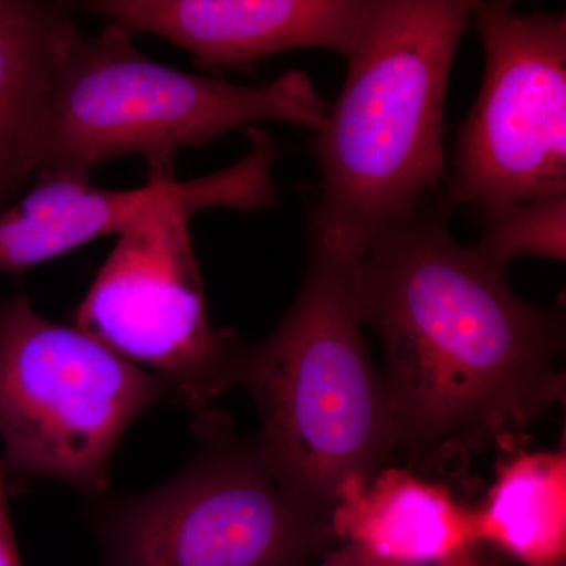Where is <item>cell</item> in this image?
<instances>
[{
    "instance_id": "14",
    "label": "cell",
    "mask_w": 566,
    "mask_h": 566,
    "mask_svg": "<svg viewBox=\"0 0 566 566\" xmlns=\"http://www.w3.org/2000/svg\"><path fill=\"white\" fill-rule=\"evenodd\" d=\"M471 249L502 273L523 256L565 262L566 193L527 200L486 216L482 240Z\"/></svg>"
},
{
    "instance_id": "13",
    "label": "cell",
    "mask_w": 566,
    "mask_h": 566,
    "mask_svg": "<svg viewBox=\"0 0 566 566\" xmlns=\"http://www.w3.org/2000/svg\"><path fill=\"white\" fill-rule=\"evenodd\" d=\"M474 506L476 543L523 566H565L566 453L505 455Z\"/></svg>"
},
{
    "instance_id": "11",
    "label": "cell",
    "mask_w": 566,
    "mask_h": 566,
    "mask_svg": "<svg viewBox=\"0 0 566 566\" xmlns=\"http://www.w3.org/2000/svg\"><path fill=\"white\" fill-rule=\"evenodd\" d=\"M327 521L340 545L375 566H441L479 545L474 506L403 468L349 476Z\"/></svg>"
},
{
    "instance_id": "2",
    "label": "cell",
    "mask_w": 566,
    "mask_h": 566,
    "mask_svg": "<svg viewBox=\"0 0 566 566\" xmlns=\"http://www.w3.org/2000/svg\"><path fill=\"white\" fill-rule=\"evenodd\" d=\"M474 0H375L346 57L340 96L316 132L311 233L363 259L387 230L449 208L444 114Z\"/></svg>"
},
{
    "instance_id": "5",
    "label": "cell",
    "mask_w": 566,
    "mask_h": 566,
    "mask_svg": "<svg viewBox=\"0 0 566 566\" xmlns=\"http://www.w3.org/2000/svg\"><path fill=\"white\" fill-rule=\"evenodd\" d=\"M197 431L202 450L169 482L95 497L103 566H312L340 545L285 490L256 438H237L210 411Z\"/></svg>"
},
{
    "instance_id": "7",
    "label": "cell",
    "mask_w": 566,
    "mask_h": 566,
    "mask_svg": "<svg viewBox=\"0 0 566 566\" xmlns=\"http://www.w3.org/2000/svg\"><path fill=\"white\" fill-rule=\"evenodd\" d=\"M210 210L170 200L140 214L118 234L77 307V329L161 378L175 403L197 416L240 382L245 346L208 315L191 218Z\"/></svg>"
},
{
    "instance_id": "10",
    "label": "cell",
    "mask_w": 566,
    "mask_h": 566,
    "mask_svg": "<svg viewBox=\"0 0 566 566\" xmlns=\"http://www.w3.org/2000/svg\"><path fill=\"white\" fill-rule=\"evenodd\" d=\"M84 9L129 35L161 36L200 69H245L296 50L348 57L375 0H95Z\"/></svg>"
},
{
    "instance_id": "9",
    "label": "cell",
    "mask_w": 566,
    "mask_h": 566,
    "mask_svg": "<svg viewBox=\"0 0 566 566\" xmlns=\"http://www.w3.org/2000/svg\"><path fill=\"white\" fill-rule=\"evenodd\" d=\"M249 133L252 147L244 158L197 180H148L144 188L114 191L74 175L35 178L20 202L0 212V273L17 277L98 238L118 237L145 211L170 200H197L210 210L274 207L277 147L268 134Z\"/></svg>"
},
{
    "instance_id": "6",
    "label": "cell",
    "mask_w": 566,
    "mask_h": 566,
    "mask_svg": "<svg viewBox=\"0 0 566 566\" xmlns=\"http://www.w3.org/2000/svg\"><path fill=\"white\" fill-rule=\"evenodd\" d=\"M161 401H174L172 392L151 371L76 326L44 318L25 294L0 296L6 474L59 480L102 497L123 434Z\"/></svg>"
},
{
    "instance_id": "3",
    "label": "cell",
    "mask_w": 566,
    "mask_h": 566,
    "mask_svg": "<svg viewBox=\"0 0 566 566\" xmlns=\"http://www.w3.org/2000/svg\"><path fill=\"white\" fill-rule=\"evenodd\" d=\"M357 263L311 233L303 289L277 329L245 348L238 382L259 409L256 442L268 464L294 501L324 521L342 483L374 475L398 447L364 337Z\"/></svg>"
},
{
    "instance_id": "12",
    "label": "cell",
    "mask_w": 566,
    "mask_h": 566,
    "mask_svg": "<svg viewBox=\"0 0 566 566\" xmlns=\"http://www.w3.org/2000/svg\"><path fill=\"white\" fill-rule=\"evenodd\" d=\"M70 18L65 3L0 0V212L32 181L54 44Z\"/></svg>"
},
{
    "instance_id": "8",
    "label": "cell",
    "mask_w": 566,
    "mask_h": 566,
    "mask_svg": "<svg viewBox=\"0 0 566 566\" xmlns=\"http://www.w3.org/2000/svg\"><path fill=\"white\" fill-rule=\"evenodd\" d=\"M485 73L458 129L447 207L483 218L566 193V20L476 2Z\"/></svg>"
},
{
    "instance_id": "15",
    "label": "cell",
    "mask_w": 566,
    "mask_h": 566,
    "mask_svg": "<svg viewBox=\"0 0 566 566\" xmlns=\"http://www.w3.org/2000/svg\"><path fill=\"white\" fill-rule=\"evenodd\" d=\"M0 566H21L17 538L11 526L9 499H7L6 471L0 463Z\"/></svg>"
},
{
    "instance_id": "4",
    "label": "cell",
    "mask_w": 566,
    "mask_h": 566,
    "mask_svg": "<svg viewBox=\"0 0 566 566\" xmlns=\"http://www.w3.org/2000/svg\"><path fill=\"white\" fill-rule=\"evenodd\" d=\"M327 112L304 71L266 84H232L153 61L114 24L88 39L70 18L54 44L32 182L51 175L91 178L103 164L125 156L145 159L148 180H167L185 148L263 122L316 133Z\"/></svg>"
},
{
    "instance_id": "16",
    "label": "cell",
    "mask_w": 566,
    "mask_h": 566,
    "mask_svg": "<svg viewBox=\"0 0 566 566\" xmlns=\"http://www.w3.org/2000/svg\"><path fill=\"white\" fill-rule=\"evenodd\" d=\"M441 566H509V562L491 551L490 547L474 545Z\"/></svg>"
},
{
    "instance_id": "17",
    "label": "cell",
    "mask_w": 566,
    "mask_h": 566,
    "mask_svg": "<svg viewBox=\"0 0 566 566\" xmlns=\"http://www.w3.org/2000/svg\"><path fill=\"white\" fill-rule=\"evenodd\" d=\"M312 566H375L346 545H338Z\"/></svg>"
},
{
    "instance_id": "1",
    "label": "cell",
    "mask_w": 566,
    "mask_h": 566,
    "mask_svg": "<svg viewBox=\"0 0 566 566\" xmlns=\"http://www.w3.org/2000/svg\"><path fill=\"white\" fill-rule=\"evenodd\" d=\"M505 274L458 243L446 208L387 230L357 263L397 444L419 469L524 449L531 428L565 403L564 316L521 300Z\"/></svg>"
}]
</instances>
